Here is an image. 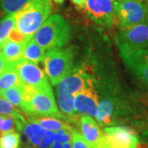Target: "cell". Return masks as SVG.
I'll return each mask as SVG.
<instances>
[{
    "label": "cell",
    "mask_w": 148,
    "mask_h": 148,
    "mask_svg": "<svg viewBox=\"0 0 148 148\" xmlns=\"http://www.w3.org/2000/svg\"><path fill=\"white\" fill-rule=\"evenodd\" d=\"M32 37L45 50L58 49L69 43L71 37L70 26L63 16L53 14L48 17Z\"/></svg>",
    "instance_id": "6da1fadb"
},
{
    "label": "cell",
    "mask_w": 148,
    "mask_h": 148,
    "mask_svg": "<svg viewBox=\"0 0 148 148\" xmlns=\"http://www.w3.org/2000/svg\"><path fill=\"white\" fill-rule=\"evenodd\" d=\"M21 110L31 118L52 117L65 119L58 110L53 90H38L23 85V104Z\"/></svg>",
    "instance_id": "7a4b0ae2"
},
{
    "label": "cell",
    "mask_w": 148,
    "mask_h": 148,
    "mask_svg": "<svg viewBox=\"0 0 148 148\" xmlns=\"http://www.w3.org/2000/svg\"><path fill=\"white\" fill-rule=\"evenodd\" d=\"M52 12L50 0H32L15 16V28L27 37L34 34Z\"/></svg>",
    "instance_id": "3957f363"
},
{
    "label": "cell",
    "mask_w": 148,
    "mask_h": 148,
    "mask_svg": "<svg viewBox=\"0 0 148 148\" xmlns=\"http://www.w3.org/2000/svg\"><path fill=\"white\" fill-rule=\"evenodd\" d=\"M132 114L130 103L124 100L117 89L99 102L95 119L100 126L110 127L124 121Z\"/></svg>",
    "instance_id": "277c9868"
},
{
    "label": "cell",
    "mask_w": 148,
    "mask_h": 148,
    "mask_svg": "<svg viewBox=\"0 0 148 148\" xmlns=\"http://www.w3.org/2000/svg\"><path fill=\"white\" fill-rule=\"evenodd\" d=\"M75 48L52 49L45 53V72L51 84L56 86L74 68Z\"/></svg>",
    "instance_id": "5b68a950"
},
{
    "label": "cell",
    "mask_w": 148,
    "mask_h": 148,
    "mask_svg": "<svg viewBox=\"0 0 148 148\" xmlns=\"http://www.w3.org/2000/svg\"><path fill=\"white\" fill-rule=\"evenodd\" d=\"M115 22L119 29L132 27L148 20L146 0H115Z\"/></svg>",
    "instance_id": "8992f818"
},
{
    "label": "cell",
    "mask_w": 148,
    "mask_h": 148,
    "mask_svg": "<svg viewBox=\"0 0 148 148\" xmlns=\"http://www.w3.org/2000/svg\"><path fill=\"white\" fill-rule=\"evenodd\" d=\"M127 70L148 88V49L118 47Z\"/></svg>",
    "instance_id": "52a82bcc"
},
{
    "label": "cell",
    "mask_w": 148,
    "mask_h": 148,
    "mask_svg": "<svg viewBox=\"0 0 148 148\" xmlns=\"http://www.w3.org/2000/svg\"><path fill=\"white\" fill-rule=\"evenodd\" d=\"M12 66L23 85L38 90H52L47 76L36 64L21 58Z\"/></svg>",
    "instance_id": "ba28073f"
},
{
    "label": "cell",
    "mask_w": 148,
    "mask_h": 148,
    "mask_svg": "<svg viewBox=\"0 0 148 148\" xmlns=\"http://www.w3.org/2000/svg\"><path fill=\"white\" fill-rule=\"evenodd\" d=\"M114 40L118 47L147 49L148 20L127 28L119 29Z\"/></svg>",
    "instance_id": "9c48e42d"
},
{
    "label": "cell",
    "mask_w": 148,
    "mask_h": 148,
    "mask_svg": "<svg viewBox=\"0 0 148 148\" xmlns=\"http://www.w3.org/2000/svg\"><path fill=\"white\" fill-rule=\"evenodd\" d=\"M104 132L106 148H139V138L131 127L110 126Z\"/></svg>",
    "instance_id": "30bf717a"
},
{
    "label": "cell",
    "mask_w": 148,
    "mask_h": 148,
    "mask_svg": "<svg viewBox=\"0 0 148 148\" xmlns=\"http://www.w3.org/2000/svg\"><path fill=\"white\" fill-rule=\"evenodd\" d=\"M56 86V93L75 95L87 87L95 86V79L79 68H73Z\"/></svg>",
    "instance_id": "8fae6325"
},
{
    "label": "cell",
    "mask_w": 148,
    "mask_h": 148,
    "mask_svg": "<svg viewBox=\"0 0 148 148\" xmlns=\"http://www.w3.org/2000/svg\"><path fill=\"white\" fill-rule=\"evenodd\" d=\"M115 0H86V10L92 21L106 27H111L115 22Z\"/></svg>",
    "instance_id": "7c38bea8"
},
{
    "label": "cell",
    "mask_w": 148,
    "mask_h": 148,
    "mask_svg": "<svg viewBox=\"0 0 148 148\" xmlns=\"http://www.w3.org/2000/svg\"><path fill=\"white\" fill-rule=\"evenodd\" d=\"M78 123L82 137L91 148H106L105 132L92 117L82 115L80 117Z\"/></svg>",
    "instance_id": "4fadbf2b"
},
{
    "label": "cell",
    "mask_w": 148,
    "mask_h": 148,
    "mask_svg": "<svg viewBox=\"0 0 148 148\" xmlns=\"http://www.w3.org/2000/svg\"><path fill=\"white\" fill-rule=\"evenodd\" d=\"M99 102V95L95 86L87 87L74 96V108L78 115L82 114L95 117Z\"/></svg>",
    "instance_id": "5bb4252c"
},
{
    "label": "cell",
    "mask_w": 148,
    "mask_h": 148,
    "mask_svg": "<svg viewBox=\"0 0 148 148\" xmlns=\"http://www.w3.org/2000/svg\"><path fill=\"white\" fill-rule=\"evenodd\" d=\"M20 132L24 137V143L21 148H39L45 136V129L32 119H29L23 125Z\"/></svg>",
    "instance_id": "9a60e30c"
},
{
    "label": "cell",
    "mask_w": 148,
    "mask_h": 148,
    "mask_svg": "<svg viewBox=\"0 0 148 148\" xmlns=\"http://www.w3.org/2000/svg\"><path fill=\"white\" fill-rule=\"evenodd\" d=\"M45 53V49L39 45L34 40L33 37H30L25 45L22 58L37 64L44 61Z\"/></svg>",
    "instance_id": "2e32d148"
},
{
    "label": "cell",
    "mask_w": 148,
    "mask_h": 148,
    "mask_svg": "<svg viewBox=\"0 0 148 148\" xmlns=\"http://www.w3.org/2000/svg\"><path fill=\"white\" fill-rule=\"evenodd\" d=\"M56 100L58 109L65 119L71 122L75 121L78 114L76 113L74 108V95L56 93Z\"/></svg>",
    "instance_id": "e0dca14e"
},
{
    "label": "cell",
    "mask_w": 148,
    "mask_h": 148,
    "mask_svg": "<svg viewBox=\"0 0 148 148\" xmlns=\"http://www.w3.org/2000/svg\"><path fill=\"white\" fill-rule=\"evenodd\" d=\"M26 42H15L8 40L1 48V53H3V57L8 63H15L16 61L22 58Z\"/></svg>",
    "instance_id": "ac0fdd59"
},
{
    "label": "cell",
    "mask_w": 148,
    "mask_h": 148,
    "mask_svg": "<svg viewBox=\"0 0 148 148\" xmlns=\"http://www.w3.org/2000/svg\"><path fill=\"white\" fill-rule=\"evenodd\" d=\"M0 114L12 117L16 123V130L18 132H21L23 125L27 122L26 119L21 114V112L16 110L15 106L11 104L9 101L3 98L1 95H0Z\"/></svg>",
    "instance_id": "d6986e66"
},
{
    "label": "cell",
    "mask_w": 148,
    "mask_h": 148,
    "mask_svg": "<svg viewBox=\"0 0 148 148\" xmlns=\"http://www.w3.org/2000/svg\"><path fill=\"white\" fill-rule=\"evenodd\" d=\"M30 119H32V120H34L38 124H40L44 129L53 131V132H56L62 128L69 129V130H71L73 128L71 126H69V124L59 120L57 118L40 117V118H30Z\"/></svg>",
    "instance_id": "ffe728a7"
},
{
    "label": "cell",
    "mask_w": 148,
    "mask_h": 148,
    "mask_svg": "<svg viewBox=\"0 0 148 148\" xmlns=\"http://www.w3.org/2000/svg\"><path fill=\"white\" fill-rule=\"evenodd\" d=\"M0 95L15 107L21 109L23 104V84L0 90Z\"/></svg>",
    "instance_id": "44dd1931"
},
{
    "label": "cell",
    "mask_w": 148,
    "mask_h": 148,
    "mask_svg": "<svg viewBox=\"0 0 148 148\" xmlns=\"http://www.w3.org/2000/svg\"><path fill=\"white\" fill-rule=\"evenodd\" d=\"M32 0H0V16L14 15Z\"/></svg>",
    "instance_id": "7402d4cb"
},
{
    "label": "cell",
    "mask_w": 148,
    "mask_h": 148,
    "mask_svg": "<svg viewBox=\"0 0 148 148\" xmlns=\"http://www.w3.org/2000/svg\"><path fill=\"white\" fill-rule=\"evenodd\" d=\"M21 84L22 82L19 77V75L13 69L12 64L9 69H7L0 75V90H6Z\"/></svg>",
    "instance_id": "603a6c76"
},
{
    "label": "cell",
    "mask_w": 148,
    "mask_h": 148,
    "mask_svg": "<svg viewBox=\"0 0 148 148\" xmlns=\"http://www.w3.org/2000/svg\"><path fill=\"white\" fill-rule=\"evenodd\" d=\"M15 28L14 15H7L0 21V49L8 40L10 32Z\"/></svg>",
    "instance_id": "cb8c5ba5"
},
{
    "label": "cell",
    "mask_w": 148,
    "mask_h": 148,
    "mask_svg": "<svg viewBox=\"0 0 148 148\" xmlns=\"http://www.w3.org/2000/svg\"><path fill=\"white\" fill-rule=\"evenodd\" d=\"M21 134L17 131H11L0 135V148H19Z\"/></svg>",
    "instance_id": "d4e9b609"
},
{
    "label": "cell",
    "mask_w": 148,
    "mask_h": 148,
    "mask_svg": "<svg viewBox=\"0 0 148 148\" xmlns=\"http://www.w3.org/2000/svg\"><path fill=\"white\" fill-rule=\"evenodd\" d=\"M11 131H17L14 119L8 115L0 114V134Z\"/></svg>",
    "instance_id": "484cf974"
},
{
    "label": "cell",
    "mask_w": 148,
    "mask_h": 148,
    "mask_svg": "<svg viewBox=\"0 0 148 148\" xmlns=\"http://www.w3.org/2000/svg\"><path fill=\"white\" fill-rule=\"evenodd\" d=\"M71 138H72V148H91L90 145L86 142L82 134L74 128L71 130Z\"/></svg>",
    "instance_id": "4316f807"
},
{
    "label": "cell",
    "mask_w": 148,
    "mask_h": 148,
    "mask_svg": "<svg viewBox=\"0 0 148 148\" xmlns=\"http://www.w3.org/2000/svg\"><path fill=\"white\" fill-rule=\"evenodd\" d=\"M72 130V129H71ZM71 130L62 128L54 132V141L60 143H65L70 142L72 140L71 138Z\"/></svg>",
    "instance_id": "83f0119b"
},
{
    "label": "cell",
    "mask_w": 148,
    "mask_h": 148,
    "mask_svg": "<svg viewBox=\"0 0 148 148\" xmlns=\"http://www.w3.org/2000/svg\"><path fill=\"white\" fill-rule=\"evenodd\" d=\"M30 37H27L26 36H24L22 33L20 32H18L16 28H14L12 32H10V35L8 37V40H12V41H15V42H26L27 40L29 39Z\"/></svg>",
    "instance_id": "f1b7e54d"
},
{
    "label": "cell",
    "mask_w": 148,
    "mask_h": 148,
    "mask_svg": "<svg viewBox=\"0 0 148 148\" xmlns=\"http://www.w3.org/2000/svg\"><path fill=\"white\" fill-rule=\"evenodd\" d=\"M12 64H13V63H12ZM12 64L8 63V62L5 59V58L3 57V53L0 52V75L3 73L4 71H6L7 69H9Z\"/></svg>",
    "instance_id": "f546056e"
},
{
    "label": "cell",
    "mask_w": 148,
    "mask_h": 148,
    "mask_svg": "<svg viewBox=\"0 0 148 148\" xmlns=\"http://www.w3.org/2000/svg\"><path fill=\"white\" fill-rule=\"evenodd\" d=\"M71 1H72V3H73L74 5L76 6L77 8L82 9V8H85L86 1V0H71Z\"/></svg>",
    "instance_id": "4dcf8cb0"
},
{
    "label": "cell",
    "mask_w": 148,
    "mask_h": 148,
    "mask_svg": "<svg viewBox=\"0 0 148 148\" xmlns=\"http://www.w3.org/2000/svg\"><path fill=\"white\" fill-rule=\"evenodd\" d=\"M143 136L145 144H146V147H147V148H148V129H147L145 132H143Z\"/></svg>",
    "instance_id": "1f68e13d"
},
{
    "label": "cell",
    "mask_w": 148,
    "mask_h": 148,
    "mask_svg": "<svg viewBox=\"0 0 148 148\" xmlns=\"http://www.w3.org/2000/svg\"><path fill=\"white\" fill-rule=\"evenodd\" d=\"M50 148H63V145H62L60 143L53 142V144L51 145Z\"/></svg>",
    "instance_id": "d6a6232c"
},
{
    "label": "cell",
    "mask_w": 148,
    "mask_h": 148,
    "mask_svg": "<svg viewBox=\"0 0 148 148\" xmlns=\"http://www.w3.org/2000/svg\"><path fill=\"white\" fill-rule=\"evenodd\" d=\"M63 148H72V142H68V143H64Z\"/></svg>",
    "instance_id": "836d02e7"
},
{
    "label": "cell",
    "mask_w": 148,
    "mask_h": 148,
    "mask_svg": "<svg viewBox=\"0 0 148 148\" xmlns=\"http://www.w3.org/2000/svg\"><path fill=\"white\" fill-rule=\"evenodd\" d=\"M53 2L55 3H57V4H59V5H61V4H63L64 3V1L65 0H53Z\"/></svg>",
    "instance_id": "e575fe53"
},
{
    "label": "cell",
    "mask_w": 148,
    "mask_h": 148,
    "mask_svg": "<svg viewBox=\"0 0 148 148\" xmlns=\"http://www.w3.org/2000/svg\"><path fill=\"white\" fill-rule=\"evenodd\" d=\"M146 2H147V3L148 4V0H146Z\"/></svg>",
    "instance_id": "d590c367"
}]
</instances>
